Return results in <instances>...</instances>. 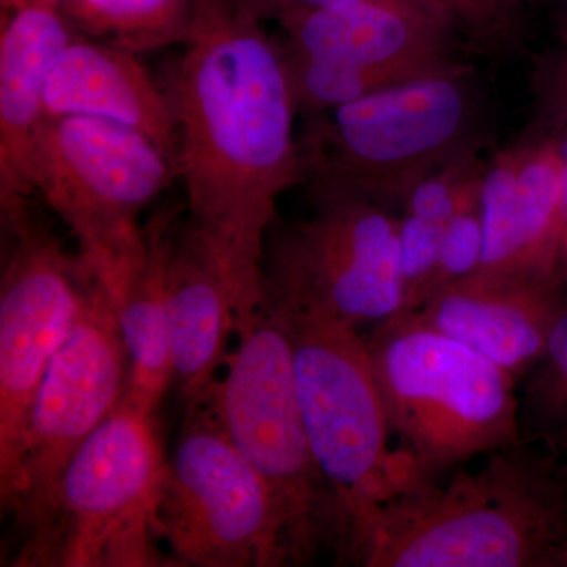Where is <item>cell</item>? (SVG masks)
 I'll return each instance as SVG.
<instances>
[{
  "label": "cell",
  "instance_id": "cell-20",
  "mask_svg": "<svg viewBox=\"0 0 567 567\" xmlns=\"http://www.w3.org/2000/svg\"><path fill=\"white\" fill-rule=\"evenodd\" d=\"M71 28L134 54L185 44L196 0H59Z\"/></svg>",
  "mask_w": 567,
  "mask_h": 567
},
{
  "label": "cell",
  "instance_id": "cell-32",
  "mask_svg": "<svg viewBox=\"0 0 567 567\" xmlns=\"http://www.w3.org/2000/svg\"><path fill=\"white\" fill-rule=\"evenodd\" d=\"M525 2H527V0H525Z\"/></svg>",
  "mask_w": 567,
  "mask_h": 567
},
{
  "label": "cell",
  "instance_id": "cell-31",
  "mask_svg": "<svg viewBox=\"0 0 567 567\" xmlns=\"http://www.w3.org/2000/svg\"><path fill=\"white\" fill-rule=\"evenodd\" d=\"M55 2H59V0H55Z\"/></svg>",
  "mask_w": 567,
  "mask_h": 567
},
{
  "label": "cell",
  "instance_id": "cell-21",
  "mask_svg": "<svg viewBox=\"0 0 567 567\" xmlns=\"http://www.w3.org/2000/svg\"><path fill=\"white\" fill-rule=\"evenodd\" d=\"M518 425L524 442L567 462V289L536 364L518 383Z\"/></svg>",
  "mask_w": 567,
  "mask_h": 567
},
{
  "label": "cell",
  "instance_id": "cell-30",
  "mask_svg": "<svg viewBox=\"0 0 567 567\" xmlns=\"http://www.w3.org/2000/svg\"><path fill=\"white\" fill-rule=\"evenodd\" d=\"M565 39H567V25H566V31H565Z\"/></svg>",
  "mask_w": 567,
  "mask_h": 567
},
{
  "label": "cell",
  "instance_id": "cell-25",
  "mask_svg": "<svg viewBox=\"0 0 567 567\" xmlns=\"http://www.w3.org/2000/svg\"><path fill=\"white\" fill-rule=\"evenodd\" d=\"M443 229L445 224L429 221L417 216L401 215L399 251H401L404 301L399 316L413 315L423 306L425 287L439 259Z\"/></svg>",
  "mask_w": 567,
  "mask_h": 567
},
{
  "label": "cell",
  "instance_id": "cell-29",
  "mask_svg": "<svg viewBox=\"0 0 567 567\" xmlns=\"http://www.w3.org/2000/svg\"><path fill=\"white\" fill-rule=\"evenodd\" d=\"M547 136H551L555 141H557L559 153H561V158L566 164L567 171V128L561 130V132L555 134H547Z\"/></svg>",
  "mask_w": 567,
  "mask_h": 567
},
{
  "label": "cell",
  "instance_id": "cell-18",
  "mask_svg": "<svg viewBox=\"0 0 567 567\" xmlns=\"http://www.w3.org/2000/svg\"><path fill=\"white\" fill-rule=\"evenodd\" d=\"M177 210H163L144 226V252L111 295L130 358L128 385L122 401L156 415L173 386L167 312V264Z\"/></svg>",
  "mask_w": 567,
  "mask_h": 567
},
{
  "label": "cell",
  "instance_id": "cell-7",
  "mask_svg": "<svg viewBox=\"0 0 567 567\" xmlns=\"http://www.w3.org/2000/svg\"><path fill=\"white\" fill-rule=\"evenodd\" d=\"M365 341L391 431L425 475L520 442L518 382L498 365L413 316Z\"/></svg>",
  "mask_w": 567,
  "mask_h": 567
},
{
  "label": "cell",
  "instance_id": "cell-28",
  "mask_svg": "<svg viewBox=\"0 0 567 567\" xmlns=\"http://www.w3.org/2000/svg\"><path fill=\"white\" fill-rule=\"evenodd\" d=\"M551 281L558 289H567V171L561 213H559L557 248H555L554 274Z\"/></svg>",
  "mask_w": 567,
  "mask_h": 567
},
{
  "label": "cell",
  "instance_id": "cell-17",
  "mask_svg": "<svg viewBox=\"0 0 567 567\" xmlns=\"http://www.w3.org/2000/svg\"><path fill=\"white\" fill-rule=\"evenodd\" d=\"M167 312L173 386L186 405L199 399L226 365L237 298L226 271L185 218L171 245Z\"/></svg>",
  "mask_w": 567,
  "mask_h": 567
},
{
  "label": "cell",
  "instance_id": "cell-8",
  "mask_svg": "<svg viewBox=\"0 0 567 567\" xmlns=\"http://www.w3.org/2000/svg\"><path fill=\"white\" fill-rule=\"evenodd\" d=\"M175 175L155 142L104 118L47 115L32 144L33 194L66 224L111 295L144 252L141 213Z\"/></svg>",
  "mask_w": 567,
  "mask_h": 567
},
{
  "label": "cell",
  "instance_id": "cell-12",
  "mask_svg": "<svg viewBox=\"0 0 567 567\" xmlns=\"http://www.w3.org/2000/svg\"><path fill=\"white\" fill-rule=\"evenodd\" d=\"M128 375L114 300L100 279L33 395L13 476L0 491L13 524L39 505L85 440L121 404Z\"/></svg>",
  "mask_w": 567,
  "mask_h": 567
},
{
  "label": "cell",
  "instance_id": "cell-10",
  "mask_svg": "<svg viewBox=\"0 0 567 567\" xmlns=\"http://www.w3.org/2000/svg\"><path fill=\"white\" fill-rule=\"evenodd\" d=\"M401 215L363 200L311 199L306 218L271 227L265 297L360 331L401 315Z\"/></svg>",
  "mask_w": 567,
  "mask_h": 567
},
{
  "label": "cell",
  "instance_id": "cell-13",
  "mask_svg": "<svg viewBox=\"0 0 567 567\" xmlns=\"http://www.w3.org/2000/svg\"><path fill=\"white\" fill-rule=\"evenodd\" d=\"M284 54L383 74L399 82L440 76L468 65L462 41L417 7L354 2L278 21Z\"/></svg>",
  "mask_w": 567,
  "mask_h": 567
},
{
  "label": "cell",
  "instance_id": "cell-26",
  "mask_svg": "<svg viewBox=\"0 0 567 567\" xmlns=\"http://www.w3.org/2000/svg\"><path fill=\"white\" fill-rule=\"evenodd\" d=\"M529 84L535 107L529 132L555 134L567 128V39L557 50L533 59Z\"/></svg>",
  "mask_w": 567,
  "mask_h": 567
},
{
  "label": "cell",
  "instance_id": "cell-24",
  "mask_svg": "<svg viewBox=\"0 0 567 567\" xmlns=\"http://www.w3.org/2000/svg\"><path fill=\"white\" fill-rule=\"evenodd\" d=\"M483 249L484 230L480 203L456 213L445 224L439 259L425 287L423 306L440 290L480 270Z\"/></svg>",
  "mask_w": 567,
  "mask_h": 567
},
{
  "label": "cell",
  "instance_id": "cell-27",
  "mask_svg": "<svg viewBox=\"0 0 567 567\" xmlns=\"http://www.w3.org/2000/svg\"><path fill=\"white\" fill-rule=\"evenodd\" d=\"M241 2H244L249 10H252L260 20H274L276 22L282 20V18L289 17V14L333 9V7L347 6V3L354 2H388L421 9L415 0H241Z\"/></svg>",
  "mask_w": 567,
  "mask_h": 567
},
{
  "label": "cell",
  "instance_id": "cell-22",
  "mask_svg": "<svg viewBox=\"0 0 567 567\" xmlns=\"http://www.w3.org/2000/svg\"><path fill=\"white\" fill-rule=\"evenodd\" d=\"M446 25L468 54L492 62L525 58L528 21L525 0H415Z\"/></svg>",
  "mask_w": 567,
  "mask_h": 567
},
{
  "label": "cell",
  "instance_id": "cell-16",
  "mask_svg": "<svg viewBox=\"0 0 567 567\" xmlns=\"http://www.w3.org/2000/svg\"><path fill=\"white\" fill-rule=\"evenodd\" d=\"M44 110L48 117L85 115L136 130L155 142L175 166L173 106L164 85L142 65L140 54L76 33L52 65Z\"/></svg>",
  "mask_w": 567,
  "mask_h": 567
},
{
  "label": "cell",
  "instance_id": "cell-3",
  "mask_svg": "<svg viewBox=\"0 0 567 567\" xmlns=\"http://www.w3.org/2000/svg\"><path fill=\"white\" fill-rule=\"evenodd\" d=\"M301 121L309 200H363L398 215L421 182L492 141L487 91L473 63Z\"/></svg>",
  "mask_w": 567,
  "mask_h": 567
},
{
  "label": "cell",
  "instance_id": "cell-19",
  "mask_svg": "<svg viewBox=\"0 0 567 567\" xmlns=\"http://www.w3.org/2000/svg\"><path fill=\"white\" fill-rule=\"evenodd\" d=\"M520 141L516 204L518 270L529 281L554 284L566 164L554 137L528 130Z\"/></svg>",
  "mask_w": 567,
  "mask_h": 567
},
{
  "label": "cell",
  "instance_id": "cell-9",
  "mask_svg": "<svg viewBox=\"0 0 567 567\" xmlns=\"http://www.w3.org/2000/svg\"><path fill=\"white\" fill-rule=\"evenodd\" d=\"M153 528L177 566H290L281 514L260 473L200 395L185 405Z\"/></svg>",
  "mask_w": 567,
  "mask_h": 567
},
{
  "label": "cell",
  "instance_id": "cell-1",
  "mask_svg": "<svg viewBox=\"0 0 567 567\" xmlns=\"http://www.w3.org/2000/svg\"><path fill=\"white\" fill-rule=\"evenodd\" d=\"M186 223L237 298L265 301L264 252L279 199L301 185L297 106L281 47L241 0H196L192 32L164 82Z\"/></svg>",
  "mask_w": 567,
  "mask_h": 567
},
{
  "label": "cell",
  "instance_id": "cell-23",
  "mask_svg": "<svg viewBox=\"0 0 567 567\" xmlns=\"http://www.w3.org/2000/svg\"><path fill=\"white\" fill-rule=\"evenodd\" d=\"M486 163L477 153L436 171L413 189L401 215L446 224L456 213L480 204Z\"/></svg>",
  "mask_w": 567,
  "mask_h": 567
},
{
  "label": "cell",
  "instance_id": "cell-4",
  "mask_svg": "<svg viewBox=\"0 0 567 567\" xmlns=\"http://www.w3.org/2000/svg\"><path fill=\"white\" fill-rule=\"evenodd\" d=\"M166 458L156 415L121 401L14 524L10 566H177L153 528Z\"/></svg>",
  "mask_w": 567,
  "mask_h": 567
},
{
  "label": "cell",
  "instance_id": "cell-11",
  "mask_svg": "<svg viewBox=\"0 0 567 567\" xmlns=\"http://www.w3.org/2000/svg\"><path fill=\"white\" fill-rule=\"evenodd\" d=\"M2 241L0 491L13 476L37 388L100 281L32 207L2 219Z\"/></svg>",
  "mask_w": 567,
  "mask_h": 567
},
{
  "label": "cell",
  "instance_id": "cell-5",
  "mask_svg": "<svg viewBox=\"0 0 567 567\" xmlns=\"http://www.w3.org/2000/svg\"><path fill=\"white\" fill-rule=\"evenodd\" d=\"M237 346L203 394L241 454L260 473L281 514L290 566L338 559L344 524L322 475L295 388L292 352L267 303L235 317Z\"/></svg>",
  "mask_w": 567,
  "mask_h": 567
},
{
  "label": "cell",
  "instance_id": "cell-2",
  "mask_svg": "<svg viewBox=\"0 0 567 567\" xmlns=\"http://www.w3.org/2000/svg\"><path fill=\"white\" fill-rule=\"evenodd\" d=\"M342 566L567 567V462L520 440L372 507Z\"/></svg>",
  "mask_w": 567,
  "mask_h": 567
},
{
  "label": "cell",
  "instance_id": "cell-15",
  "mask_svg": "<svg viewBox=\"0 0 567 567\" xmlns=\"http://www.w3.org/2000/svg\"><path fill=\"white\" fill-rule=\"evenodd\" d=\"M559 298L561 289L550 282L473 274L440 290L410 316L520 383L544 352Z\"/></svg>",
  "mask_w": 567,
  "mask_h": 567
},
{
  "label": "cell",
  "instance_id": "cell-6",
  "mask_svg": "<svg viewBox=\"0 0 567 567\" xmlns=\"http://www.w3.org/2000/svg\"><path fill=\"white\" fill-rule=\"evenodd\" d=\"M267 303L289 338L306 431L344 524L339 565L358 522L429 475L405 450L390 445L393 431L363 331L320 312Z\"/></svg>",
  "mask_w": 567,
  "mask_h": 567
},
{
  "label": "cell",
  "instance_id": "cell-14",
  "mask_svg": "<svg viewBox=\"0 0 567 567\" xmlns=\"http://www.w3.org/2000/svg\"><path fill=\"white\" fill-rule=\"evenodd\" d=\"M76 35L55 0H2L0 31V218L31 207V152L47 118L44 89Z\"/></svg>",
  "mask_w": 567,
  "mask_h": 567
}]
</instances>
